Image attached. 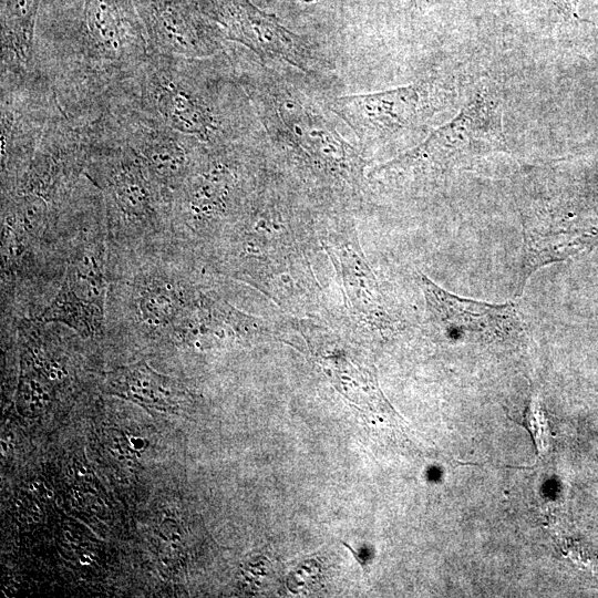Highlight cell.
I'll return each mask as SVG.
<instances>
[{"label": "cell", "mask_w": 598, "mask_h": 598, "mask_svg": "<svg viewBox=\"0 0 598 598\" xmlns=\"http://www.w3.org/2000/svg\"><path fill=\"white\" fill-rule=\"evenodd\" d=\"M437 90L431 82L329 99L332 112L364 147L388 143L419 128L434 114Z\"/></svg>", "instance_id": "obj_5"}, {"label": "cell", "mask_w": 598, "mask_h": 598, "mask_svg": "<svg viewBox=\"0 0 598 598\" xmlns=\"http://www.w3.org/2000/svg\"><path fill=\"white\" fill-rule=\"evenodd\" d=\"M240 76L271 143L326 182L359 186L365 161L338 131L329 100L321 104L293 72L262 69Z\"/></svg>", "instance_id": "obj_2"}, {"label": "cell", "mask_w": 598, "mask_h": 598, "mask_svg": "<svg viewBox=\"0 0 598 598\" xmlns=\"http://www.w3.org/2000/svg\"><path fill=\"white\" fill-rule=\"evenodd\" d=\"M84 176L100 190L112 234L123 240L155 235L172 225L173 192L142 157L97 118L90 123Z\"/></svg>", "instance_id": "obj_3"}, {"label": "cell", "mask_w": 598, "mask_h": 598, "mask_svg": "<svg viewBox=\"0 0 598 598\" xmlns=\"http://www.w3.org/2000/svg\"><path fill=\"white\" fill-rule=\"evenodd\" d=\"M327 249L341 274L352 307L377 327H388L390 319L382 305L377 280L364 258L350 243L333 240Z\"/></svg>", "instance_id": "obj_11"}, {"label": "cell", "mask_w": 598, "mask_h": 598, "mask_svg": "<svg viewBox=\"0 0 598 598\" xmlns=\"http://www.w3.org/2000/svg\"><path fill=\"white\" fill-rule=\"evenodd\" d=\"M106 389L110 393L164 411L174 410L185 396L175 380L158 374L143 362L110 372Z\"/></svg>", "instance_id": "obj_12"}, {"label": "cell", "mask_w": 598, "mask_h": 598, "mask_svg": "<svg viewBox=\"0 0 598 598\" xmlns=\"http://www.w3.org/2000/svg\"><path fill=\"white\" fill-rule=\"evenodd\" d=\"M227 30L225 38L241 42L261 59L279 60L312 75L321 68L315 48L272 22L248 2L243 1L235 8Z\"/></svg>", "instance_id": "obj_9"}, {"label": "cell", "mask_w": 598, "mask_h": 598, "mask_svg": "<svg viewBox=\"0 0 598 598\" xmlns=\"http://www.w3.org/2000/svg\"><path fill=\"white\" fill-rule=\"evenodd\" d=\"M430 328L451 341L503 344L520 341L522 319L515 305H493L458 297L421 275Z\"/></svg>", "instance_id": "obj_7"}, {"label": "cell", "mask_w": 598, "mask_h": 598, "mask_svg": "<svg viewBox=\"0 0 598 598\" xmlns=\"http://www.w3.org/2000/svg\"><path fill=\"white\" fill-rule=\"evenodd\" d=\"M217 55V54H216ZM216 55L181 58L150 52L113 96L155 121L215 147L244 140L247 93Z\"/></svg>", "instance_id": "obj_1"}, {"label": "cell", "mask_w": 598, "mask_h": 598, "mask_svg": "<svg viewBox=\"0 0 598 598\" xmlns=\"http://www.w3.org/2000/svg\"><path fill=\"white\" fill-rule=\"evenodd\" d=\"M244 152L241 140L205 152L173 193L172 228L198 229L239 206Z\"/></svg>", "instance_id": "obj_6"}, {"label": "cell", "mask_w": 598, "mask_h": 598, "mask_svg": "<svg viewBox=\"0 0 598 598\" xmlns=\"http://www.w3.org/2000/svg\"><path fill=\"white\" fill-rule=\"evenodd\" d=\"M131 300L138 328L151 333H169L195 297L173 275L153 271L135 279Z\"/></svg>", "instance_id": "obj_10"}, {"label": "cell", "mask_w": 598, "mask_h": 598, "mask_svg": "<svg viewBox=\"0 0 598 598\" xmlns=\"http://www.w3.org/2000/svg\"><path fill=\"white\" fill-rule=\"evenodd\" d=\"M503 112L495 94L481 91L421 144L371 171L372 176L430 175L492 153L507 152Z\"/></svg>", "instance_id": "obj_4"}, {"label": "cell", "mask_w": 598, "mask_h": 598, "mask_svg": "<svg viewBox=\"0 0 598 598\" xmlns=\"http://www.w3.org/2000/svg\"><path fill=\"white\" fill-rule=\"evenodd\" d=\"M40 0H4L2 8L1 74L31 69Z\"/></svg>", "instance_id": "obj_13"}, {"label": "cell", "mask_w": 598, "mask_h": 598, "mask_svg": "<svg viewBox=\"0 0 598 598\" xmlns=\"http://www.w3.org/2000/svg\"><path fill=\"white\" fill-rule=\"evenodd\" d=\"M107 281L102 246H79L70 256L63 281L37 318L41 323H62L84 339L103 333Z\"/></svg>", "instance_id": "obj_8"}, {"label": "cell", "mask_w": 598, "mask_h": 598, "mask_svg": "<svg viewBox=\"0 0 598 598\" xmlns=\"http://www.w3.org/2000/svg\"><path fill=\"white\" fill-rule=\"evenodd\" d=\"M558 11L567 17H577L578 0H551Z\"/></svg>", "instance_id": "obj_15"}, {"label": "cell", "mask_w": 598, "mask_h": 598, "mask_svg": "<svg viewBox=\"0 0 598 598\" xmlns=\"http://www.w3.org/2000/svg\"><path fill=\"white\" fill-rule=\"evenodd\" d=\"M523 425L533 436L538 455H542L548 448L550 432L548 421L538 399L532 398Z\"/></svg>", "instance_id": "obj_14"}]
</instances>
